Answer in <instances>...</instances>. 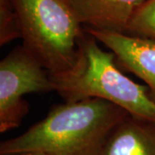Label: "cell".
Returning a JSON list of instances; mask_svg holds the SVG:
<instances>
[{"label": "cell", "mask_w": 155, "mask_h": 155, "mask_svg": "<svg viewBox=\"0 0 155 155\" xmlns=\"http://www.w3.org/2000/svg\"><path fill=\"white\" fill-rule=\"evenodd\" d=\"M51 79L54 90L65 102L104 100L130 116L155 122V101L147 86L122 73L115 54L102 48L99 41L86 31L74 65L67 72L51 75Z\"/></svg>", "instance_id": "7a4b0ae2"}, {"label": "cell", "mask_w": 155, "mask_h": 155, "mask_svg": "<svg viewBox=\"0 0 155 155\" xmlns=\"http://www.w3.org/2000/svg\"><path fill=\"white\" fill-rule=\"evenodd\" d=\"M17 38H21V31L12 0H0V46Z\"/></svg>", "instance_id": "9c48e42d"}, {"label": "cell", "mask_w": 155, "mask_h": 155, "mask_svg": "<svg viewBox=\"0 0 155 155\" xmlns=\"http://www.w3.org/2000/svg\"><path fill=\"white\" fill-rule=\"evenodd\" d=\"M54 90L49 72L23 46L10 52L0 62V132L17 127L28 114V93Z\"/></svg>", "instance_id": "277c9868"}, {"label": "cell", "mask_w": 155, "mask_h": 155, "mask_svg": "<svg viewBox=\"0 0 155 155\" xmlns=\"http://www.w3.org/2000/svg\"><path fill=\"white\" fill-rule=\"evenodd\" d=\"M127 115L121 107L97 98L65 102L26 132L3 141L0 154L97 155L112 130Z\"/></svg>", "instance_id": "6da1fadb"}, {"label": "cell", "mask_w": 155, "mask_h": 155, "mask_svg": "<svg viewBox=\"0 0 155 155\" xmlns=\"http://www.w3.org/2000/svg\"><path fill=\"white\" fill-rule=\"evenodd\" d=\"M97 155H155V122L127 115L112 130Z\"/></svg>", "instance_id": "52a82bcc"}, {"label": "cell", "mask_w": 155, "mask_h": 155, "mask_svg": "<svg viewBox=\"0 0 155 155\" xmlns=\"http://www.w3.org/2000/svg\"><path fill=\"white\" fill-rule=\"evenodd\" d=\"M84 28L127 34L129 23L147 0H66Z\"/></svg>", "instance_id": "8992f818"}, {"label": "cell", "mask_w": 155, "mask_h": 155, "mask_svg": "<svg viewBox=\"0 0 155 155\" xmlns=\"http://www.w3.org/2000/svg\"><path fill=\"white\" fill-rule=\"evenodd\" d=\"M84 30L115 54L119 67L144 81L155 101V41L90 28Z\"/></svg>", "instance_id": "5b68a950"}, {"label": "cell", "mask_w": 155, "mask_h": 155, "mask_svg": "<svg viewBox=\"0 0 155 155\" xmlns=\"http://www.w3.org/2000/svg\"><path fill=\"white\" fill-rule=\"evenodd\" d=\"M22 46L58 75L76 62L84 28L66 0H12Z\"/></svg>", "instance_id": "3957f363"}, {"label": "cell", "mask_w": 155, "mask_h": 155, "mask_svg": "<svg viewBox=\"0 0 155 155\" xmlns=\"http://www.w3.org/2000/svg\"><path fill=\"white\" fill-rule=\"evenodd\" d=\"M127 34L155 41V0H147L140 6L129 23Z\"/></svg>", "instance_id": "ba28073f"}, {"label": "cell", "mask_w": 155, "mask_h": 155, "mask_svg": "<svg viewBox=\"0 0 155 155\" xmlns=\"http://www.w3.org/2000/svg\"><path fill=\"white\" fill-rule=\"evenodd\" d=\"M0 155H46L40 153H34V152H28V153H17V154H0Z\"/></svg>", "instance_id": "30bf717a"}]
</instances>
